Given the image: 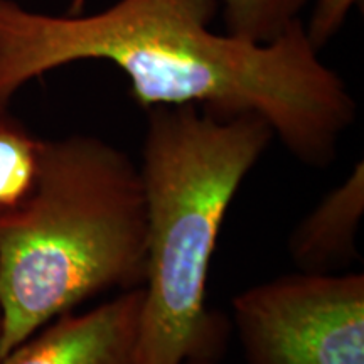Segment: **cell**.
Listing matches in <instances>:
<instances>
[{"label":"cell","mask_w":364,"mask_h":364,"mask_svg":"<svg viewBox=\"0 0 364 364\" xmlns=\"http://www.w3.org/2000/svg\"><path fill=\"white\" fill-rule=\"evenodd\" d=\"M314 0H218L223 31L252 43H272L302 22Z\"/></svg>","instance_id":"obj_8"},{"label":"cell","mask_w":364,"mask_h":364,"mask_svg":"<svg viewBox=\"0 0 364 364\" xmlns=\"http://www.w3.org/2000/svg\"><path fill=\"white\" fill-rule=\"evenodd\" d=\"M86 0H70V12L68 14H81L85 12Z\"/></svg>","instance_id":"obj_10"},{"label":"cell","mask_w":364,"mask_h":364,"mask_svg":"<svg viewBox=\"0 0 364 364\" xmlns=\"http://www.w3.org/2000/svg\"><path fill=\"white\" fill-rule=\"evenodd\" d=\"M363 213L364 166L359 161L343 184L327 193L290 233L287 248L300 272L331 273L356 260Z\"/></svg>","instance_id":"obj_6"},{"label":"cell","mask_w":364,"mask_h":364,"mask_svg":"<svg viewBox=\"0 0 364 364\" xmlns=\"http://www.w3.org/2000/svg\"><path fill=\"white\" fill-rule=\"evenodd\" d=\"M250 364H364L363 273L300 272L233 299Z\"/></svg>","instance_id":"obj_4"},{"label":"cell","mask_w":364,"mask_h":364,"mask_svg":"<svg viewBox=\"0 0 364 364\" xmlns=\"http://www.w3.org/2000/svg\"><path fill=\"white\" fill-rule=\"evenodd\" d=\"M361 4L363 0H314L311 17L304 26L318 51L343 29L351 12Z\"/></svg>","instance_id":"obj_9"},{"label":"cell","mask_w":364,"mask_h":364,"mask_svg":"<svg viewBox=\"0 0 364 364\" xmlns=\"http://www.w3.org/2000/svg\"><path fill=\"white\" fill-rule=\"evenodd\" d=\"M0 332H2V316H0Z\"/></svg>","instance_id":"obj_12"},{"label":"cell","mask_w":364,"mask_h":364,"mask_svg":"<svg viewBox=\"0 0 364 364\" xmlns=\"http://www.w3.org/2000/svg\"><path fill=\"white\" fill-rule=\"evenodd\" d=\"M147 113L139 164L147 208V272L136 364L220 359L228 321L208 307L218 236L241 182L275 139L257 113L194 105Z\"/></svg>","instance_id":"obj_2"},{"label":"cell","mask_w":364,"mask_h":364,"mask_svg":"<svg viewBox=\"0 0 364 364\" xmlns=\"http://www.w3.org/2000/svg\"><path fill=\"white\" fill-rule=\"evenodd\" d=\"M44 144L9 110L0 112V218L17 213L33 198L43 169Z\"/></svg>","instance_id":"obj_7"},{"label":"cell","mask_w":364,"mask_h":364,"mask_svg":"<svg viewBox=\"0 0 364 364\" xmlns=\"http://www.w3.org/2000/svg\"><path fill=\"white\" fill-rule=\"evenodd\" d=\"M142 289L90 309L68 312L12 349L0 364H136Z\"/></svg>","instance_id":"obj_5"},{"label":"cell","mask_w":364,"mask_h":364,"mask_svg":"<svg viewBox=\"0 0 364 364\" xmlns=\"http://www.w3.org/2000/svg\"><path fill=\"white\" fill-rule=\"evenodd\" d=\"M218 0H115L93 14L51 16L0 0V112L46 73L107 61L142 110L194 105L257 113L304 166H331L358 107L318 58L304 21L272 43L213 29Z\"/></svg>","instance_id":"obj_1"},{"label":"cell","mask_w":364,"mask_h":364,"mask_svg":"<svg viewBox=\"0 0 364 364\" xmlns=\"http://www.w3.org/2000/svg\"><path fill=\"white\" fill-rule=\"evenodd\" d=\"M145 272L139 164L95 135L46 140L33 198L0 218V359L85 300L140 289Z\"/></svg>","instance_id":"obj_3"},{"label":"cell","mask_w":364,"mask_h":364,"mask_svg":"<svg viewBox=\"0 0 364 364\" xmlns=\"http://www.w3.org/2000/svg\"><path fill=\"white\" fill-rule=\"evenodd\" d=\"M186 364H220V359H198V361H189Z\"/></svg>","instance_id":"obj_11"}]
</instances>
